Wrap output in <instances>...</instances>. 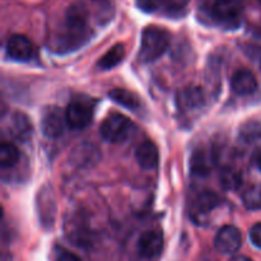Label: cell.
<instances>
[{"label":"cell","mask_w":261,"mask_h":261,"mask_svg":"<svg viewBox=\"0 0 261 261\" xmlns=\"http://www.w3.org/2000/svg\"><path fill=\"white\" fill-rule=\"evenodd\" d=\"M171 42V35L168 31L161 27H147L143 31L140 42L139 58L144 63H152L160 59Z\"/></svg>","instance_id":"1"},{"label":"cell","mask_w":261,"mask_h":261,"mask_svg":"<svg viewBox=\"0 0 261 261\" xmlns=\"http://www.w3.org/2000/svg\"><path fill=\"white\" fill-rule=\"evenodd\" d=\"M132 121L122 114L109 115L101 125V137L107 143H121L129 137Z\"/></svg>","instance_id":"2"},{"label":"cell","mask_w":261,"mask_h":261,"mask_svg":"<svg viewBox=\"0 0 261 261\" xmlns=\"http://www.w3.org/2000/svg\"><path fill=\"white\" fill-rule=\"evenodd\" d=\"M242 14V5L240 0H214L213 15L224 25L239 24Z\"/></svg>","instance_id":"3"},{"label":"cell","mask_w":261,"mask_h":261,"mask_svg":"<svg viewBox=\"0 0 261 261\" xmlns=\"http://www.w3.org/2000/svg\"><path fill=\"white\" fill-rule=\"evenodd\" d=\"M242 245V234L239 228L233 226H224L219 229L214 240V246L221 254L231 255L240 250Z\"/></svg>","instance_id":"4"},{"label":"cell","mask_w":261,"mask_h":261,"mask_svg":"<svg viewBox=\"0 0 261 261\" xmlns=\"http://www.w3.org/2000/svg\"><path fill=\"white\" fill-rule=\"evenodd\" d=\"M87 9L83 4L71 5L66 13V30L69 37L79 41L87 30Z\"/></svg>","instance_id":"5"},{"label":"cell","mask_w":261,"mask_h":261,"mask_svg":"<svg viewBox=\"0 0 261 261\" xmlns=\"http://www.w3.org/2000/svg\"><path fill=\"white\" fill-rule=\"evenodd\" d=\"M66 124L65 114L58 107H50L43 112L41 117V130L47 138H59L64 133Z\"/></svg>","instance_id":"6"},{"label":"cell","mask_w":261,"mask_h":261,"mask_svg":"<svg viewBox=\"0 0 261 261\" xmlns=\"http://www.w3.org/2000/svg\"><path fill=\"white\" fill-rule=\"evenodd\" d=\"M92 109L82 102H71L65 111L66 125L70 129L82 130L88 126L92 121Z\"/></svg>","instance_id":"7"},{"label":"cell","mask_w":261,"mask_h":261,"mask_svg":"<svg viewBox=\"0 0 261 261\" xmlns=\"http://www.w3.org/2000/svg\"><path fill=\"white\" fill-rule=\"evenodd\" d=\"M163 234L157 229L145 231L138 241V252L145 259H153L162 252Z\"/></svg>","instance_id":"8"},{"label":"cell","mask_w":261,"mask_h":261,"mask_svg":"<svg viewBox=\"0 0 261 261\" xmlns=\"http://www.w3.org/2000/svg\"><path fill=\"white\" fill-rule=\"evenodd\" d=\"M5 51L12 60L27 61L33 56V45L25 36L13 35L8 38Z\"/></svg>","instance_id":"9"},{"label":"cell","mask_w":261,"mask_h":261,"mask_svg":"<svg viewBox=\"0 0 261 261\" xmlns=\"http://www.w3.org/2000/svg\"><path fill=\"white\" fill-rule=\"evenodd\" d=\"M9 133L15 140L27 143L33 135V126L27 115L23 112H14L10 117Z\"/></svg>","instance_id":"10"},{"label":"cell","mask_w":261,"mask_h":261,"mask_svg":"<svg viewBox=\"0 0 261 261\" xmlns=\"http://www.w3.org/2000/svg\"><path fill=\"white\" fill-rule=\"evenodd\" d=\"M231 88L239 96H249L256 91L257 81L251 71L247 69H241L232 76Z\"/></svg>","instance_id":"11"},{"label":"cell","mask_w":261,"mask_h":261,"mask_svg":"<svg viewBox=\"0 0 261 261\" xmlns=\"http://www.w3.org/2000/svg\"><path fill=\"white\" fill-rule=\"evenodd\" d=\"M213 162L214 158L209 150L204 149V148L196 149L193 153L190 160L191 173L199 176V177L208 176L212 172V168H213Z\"/></svg>","instance_id":"12"},{"label":"cell","mask_w":261,"mask_h":261,"mask_svg":"<svg viewBox=\"0 0 261 261\" xmlns=\"http://www.w3.org/2000/svg\"><path fill=\"white\" fill-rule=\"evenodd\" d=\"M138 165L144 170H153L157 167L158 161H160V153L157 147L152 142H144L137 148L135 152Z\"/></svg>","instance_id":"13"},{"label":"cell","mask_w":261,"mask_h":261,"mask_svg":"<svg viewBox=\"0 0 261 261\" xmlns=\"http://www.w3.org/2000/svg\"><path fill=\"white\" fill-rule=\"evenodd\" d=\"M125 58V47L121 43L112 46L98 61V68L102 70H109L119 65Z\"/></svg>","instance_id":"14"},{"label":"cell","mask_w":261,"mask_h":261,"mask_svg":"<svg viewBox=\"0 0 261 261\" xmlns=\"http://www.w3.org/2000/svg\"><path fill=\"white\" fill-rule=\"evenodd\" d=\"M109 96L112 101L121 105V106L125 107V109L137 110L139 109L140 106L139 98H138L133 92L126 91V89H121V88L112 89V91H110Z\"/></svg>","instance_id":"15"},{"label":"cell","mask_w":261,"mask_h":261,"mask_svg":"<svg viewBox=\"0 0 261 261\" xmlns=\"http://www.w3.org/2000/svg\"><path fill=\"white\" fill-rule=\"evenodd\" d=\"M240 138L245 143H256L257 140L261 139V121L257 120H251L241 125L239 132Z\"/></svg>","instance_id":"16"},{"label":"cell","mask_w":261,"mask_h":261,"mask_svg":"<svg viewBox=\"0 0 261 261\" xmlns=\"http://www.w3.org/2000/svg\"><path fill=\"white\" fill-rule=\"evenodd\" d=\"M19 161V149L12 143H3L0 147V165L3 168H12Z\"/></svg>","instance_id":"17"},{"label":"cell","mask_w":261,"mask_h":261,"mask_svg":"<svg viewBox=\"0 0 261 261\" xmlns=\"http://www.w3.org/2000/svg\"><path fill=\"white\" fill-rule=\"evenodd\" d=\"M219 180H221L222 186L227 190H236L242 184V177L240 172H237L234 168L231 167H226L222 170Z\"/></svg>","instance_id":"18"},{"label":"cell","mask_w":261,"mask_h":261,"mask_svg":"<svg viewBox=\"0 0 261 261\" xmlns=\"http://www.w3.org/2000/svg\"><path fill=\"white\" fill-rule=\"evenodd\" d=\"M184 105L190 109H196L204 105V93L199 87H190L182 93Z\"/></svg>","instance_id":"19"},{"label":"cell","mask_w":261,"mask_h":261,"mask_svg":"<svg viewBox=\"0 0 261 261\" xmlns=\"http://www.w3.org/2000/svg\"><path fill=\"white\" fill-rule=\"evenodd\" d=\"M218 204V196L214 193H212V191H205V193L200 194L199 198L196 199V209L200 212V214L208 213V212L213 211Z\"/></svg>","instance_id":"20"},{"label":"cell","mask_w":261,"mask_h":261,"mask_svg":"<svg viewBox=\"0 0 261 261\" xmlns=\"http://www.w3.org/2000/svg\"><path fill=\"white\" fill-rule=\"evenodd\" d=\"M244 205L250 211H257L261 208V186H250L246 189L244 196Z\"/></svg>","instance_id":"21"},{"label":"cell","mask_w":261,"mask_h":261,"mask_svg":"<svg viewBox=\"0 0 261 261\" xmlns=\"http://www.w3.org/2000/svg\"><path fill=\"white\" fill-rule=\"evenodd\" d=\"M250 240L252 245L261 250V223H256L250 229Z\"/></svg>","instance_id":"22"},{"label":"cell","mask_w":261,"mask_h":261,"mask_svg":"<svg viewBox=\"0 0 261 261\" xmlns=\"http://www.w3.org/2000/svg\"><path fill=\"white\" fill-rule=\"evenodd\" d=\"M56 261H82V260L79 259L75 254H71V252L65 251V252H63L61 255H59L58 260Z\"/></svg>","instance_id":"23"},{"label":"cell","mask_w":261,"mask_h":261,"mask_svg":"<svg viewBox=\"0 0 261 261\" xmlns=\"http://www.w3.org/2000/svg\"><path fill=\"white\" fill-rule=\"evenodd\" d=\"M138 4L142 8L143 10H147V12H150V10H154V3L153 0H138Z\"/></svg>","instance_id":"24"},{"label":"cell","mask_w":261,"mask_h":261,"mask_svg":"<svg viewBox=\"0 0 261 261\" xmlns=\"http://www.w3.org/2000/svg\"><path fill=\"white\" fill-rule=\"evenodd\" d=\"M229 261H252L250 257L244 256V255H237V256H233Z\"/></svg>","instance_id":"25"},{"label":"cell","mask_w":261,"mask_h":261,"mask_svg":"<svg viewBox=\"0 0 261 261\" xmlns=\"http://www.w3.org/2000/svg\"><path fill=\"white\" fill-rule=\"evenodd\" d=\"M256 163H257V167H259V168H260V171H261V153H260L259 155H257Z\"/></svg>","instance_id":"26"},{"label":"cell","mask_w":261,"mask_h":261,"mask_svg":"<svg viewBox=\"0 0 261 261\" xmlns=\"http://www.w3.org/2000/svg\"><path fill=\"white\" fill-rule=\"evenodd\" d=\"M259 2H260V3H261V0H259Z\"/></svg>","instance_id":"27"}]
</instances>
